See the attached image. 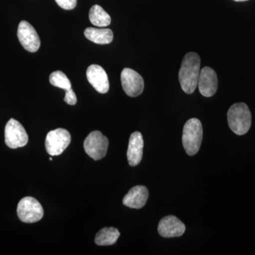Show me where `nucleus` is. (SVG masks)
Returning <instances> with one entry per match:
<instances>
[{"label":"nucleus","mask_w":255,"mask_h":255,"mask_svg":"<svg viewBox=\"0 0 255 255\" xmlns=\"http://www.w3.org/2000/svg\"><path fill=\"white\" fill-rule=\"evenodd\" d=\"M227 116L230 128L236 135H245L249 131L252 115L249 107L246 104L237 103L231 106Z\"/></svg>","instance_id":"obj_2"},{"label":"nucleus","mask_w":255,"mask_h":255,"mask_svg":"<svg viewBox=\"0 0 255 255\" xmlns=\"http://www.w3.org/2000/svg\"><path fill=\"white\" fill-rule=\"evenodd\" d=\"M89 17L92 24L98 27H106L110 25V15L100 5L95 4L90 9Z\"/></svg>","instance_id":"obj_16"},{"label":"nucleus","mask_w":255,"mask_h":255,"mask_svg":"<svg viewBox=\"0 0 255 255\" xmlns=\"http://www.w3.org/2000/svg\"><path fill=\"white\" fill-rule=\"evenodd\" d=\"M143 138L140 132H132L129 139L127 151V158L131 167H135L142 160L143 150Z\"/></svg>","instance_id":"obj_13"},{"label":"nucleus","mask_w":255,"mask_h":255,"mask_svg":"<svg viewBox=\"0 0 255 255\" xmlns=\"http://www.w3.org/2000/svg\"><path fill=\"white\" fill-rule=\"evenodd\" d=\"M203 139V127L198 119L188 120L183 128L182 142L188 155H196L200 149Z\"/></svg>","instance_id":"obj_3"},{"label":"nucleus","mask_w":255,"mask_h":255,"mask_svg":"<svg viewBox=\"0 0 255 255\" xmlns=\"http://www.w3.org/2000/svg\"><path fill=\"white\" fill-rule=\"evenodd\" d=\"M44 211L41 204L31 196L23 198L18 202L17 215L20 221L26 223H33L41 221Z\"/></svg>","instance_id":"obj_4"},{"label":"nucleus","mask_w":255,"mask_h":255,"mask_svg":"<svg viewBox=\"0 0 255 255\" xmlns=\"http://www.w3.org/2000/svg\"><path fill=\"white\" fill-rule=\"evenodd\" d=\"M49 159H50V161L53 160V158H52L51 157H50Z\"/></svg>","instance_id":"obj_22"},{"label":"nucleus","mask_w":255,"mask_h":255,"mask_svg":"<svg viewBox=\"0 0 255 255\" xmlns=\"http://www.w3.org/2000/svg\"><path fill=\"white\" fill-rule=\"evenodd\" d=\"M185 231V225L175 216H166L159 221L158 233L162 237H180Z\"/></svg>","instance_id":"obj_12"},{"label":"nucleus","mask_w":255,"mask_h":255,"mask_svg":"<svg viewBox=\"0 0 255 255\" xmlns=\"http://www.w3.org/2000/svg\"><path fill=\"white\" fill-rule=\"evenodd\" d=\"M124 91L130 97L141 95L144 90V80L140 74L130 68H124L121 74Z\"/></svg>","instance_id":"obj_8"},{"label":"nucleus","mask_w":255,"mask_h":255,"mask_svg":"<svg viewBox=\"0 0 255 255\" xmlns=\"http://www.w3.org/2000/svg\"><path fill=\"white\" fill-rule=\"evenodd\" d=\"M64 101L69 105H75L77 103V97L74 92L73 89L70 88L68 90H65V96Z\"/></svg>","instance_id":"obj_20"},{"label":"nucleus","mask_w":255,"mask_h":255,"mask_svg":"<svg viewBox=\"0 0 255 255\" xmlns=\"http://www.w3.org/2000/svg\"><path fill=\"white\" fill-rule=\"evenodd\" d=\"M18 41L25 50L35 53L41 46V40L35 28L28 21H22L18 26Z\"/></svg>","instance_id":"obj_9"},{"label":"nucleus","mask_w":255,"mask_h":255,"mask_svg":"<svg viewBox=\"0 0 255 255\" xmlns=\"http://www.w3.org/2000/svg\"><path fill=\"white\" fill-rule=\"evenodd\" d=\"M218 85V77L214 70L210 67H204L201 69L198 82V86L201 95L205 97H212L217 92Z\"/></svg>","instance_id":"obj_11"},{"label":"nucleus","mask_w":255,"mask_h":255,"mask_svg":"<svg viewBox=\"0 0 255 255\" xmlns=\"http://www.w3.org/2000/svg\"><path fill=\"white\" fill-rule=\"evenodd\" d=\"M55 1L62 9L65 10L75 9L77 5V0H55Z\"/></svg>","instance_id":"obj_19"},{"label":"nucleus","mask_w":255,"mask_h":255,"mask_svg":"<svg viewBox=\"0 0 255 255\" xmlns=\"http://www.w3.org/2000/svg\"><path fill=\"white\" fill-rule=\"evenodd\" d=\"M49 81L53 86L63 89L65 91L72 88V84L70 80L63 72L60 70L50 74Z\"/></svg>","instance_id":"obj_18"},{"label":"nucleus","mask_w":255,"mask_h":255,"mask_svg":"<svg viewBox=\"0 0 255 255\" xmlns=\"http://www.w3.org/2000/svg\"><path fill=\"white\" fill-rule=\"evenodd\" d=\"M108 147V138L98 130L90 132L84 141L85 152L95 160L104 158L107 155Z\"/></svg>","instance_id":"obj_5"},{"label":"nucleus","mask_w":255,"mask_h":255,"mask_svg":"<svg viewBox=\"0 0 255 255\" xmlns=\"http://www.w3.org/2000/svg\"><path fill=\"white\" fill-rule=\"evenodd\" d=\"M87 78L96 91L106 94L110 90L108 75L104 68L98 65H92L87 70Z\"/></svg>","instance_id":"obj_10"},{"label":"nucleus","mask_w":255,"mask_h":255,"mask_svg":"<svg viewBox=\"0 0 255 255\" xmlns=\"http://www.w3.org/2000/svg\"><path fill=\"white\" fill-rule=\"evenodd\" d=\"M71 142V135L64 128L50 130L47 134L45 145L50 156L61 155Z\"/></svg>","instance_id":"obj_6"},{"label":"nucleus","mask_w":255,"mask_h":255,"mask_svg":"<svg viewBox=\"0 0 255 255\" xmlns=\"http://www.w3.org/2000/svg\"><path fill=\"white\" fill-rule=\"evenodd\" d=\"M119 236L120 233L117 228H105L96 235L95 243L100 246H112L118 241Z\"/></svg>","instance_id":"obj_17"},{"label":"nucleus","mask_w":255,"mask_h":255,"mask_svg":"<svg viewBox=\"0 0 255 255\" xmlns=\"http://www.w3.org/2000/svg\"><path fill=\"white\" fill-rule=\"evenodd\" d=\"M87 39L100 45L110 44L113 41V31L110 28H87L84 32Z\"/></svg>","instance_id":"obj_15"},{"label":"nucleus","mask_w":255,"mask_h":255,"mask_svg":"<svg viewBox=\"0 0 255 255\" xmlns=\"http://www.w3.org/2000/svg\"><path fill=\"white\" fill-rule=\"evenodd\" d=\"M149 192L145 186L138 185L132 187L124 196V205L131 209H141L148 199Z\"/></svg>","instance_id":"obj_14"},{"label":"nucleus","mask_w":255,"mask_h":255,"mask_svg":"<svg viewBox=\"0 0 255 255\" xmlns=\"http://www.w3.org/2000/svg\"><path fill=\"white\" fill-rule=\"evenodd\" d=\"M5 143L11 149L24 147L28 143V136L24 128L18 121L11 119L4 130Z\"/></svg>","instance_id":"obj_7"},{"label":"nucleus","mask_w":255,"mask_h":255,"mask_svg":"<svg viewBox=\"0 0 255 255\" xmlns=\"http://www.w3.org/2000/svg\"><path fill=\"white\" fill-rule=\"evenodd\" d=\"M200 56L194 52H189L183 58L179 73L181 87L185 93L192 94L198 86L200 75Z\"/></svg>","instance_id":"obj_1"},{"label":"nucleus","mask_w":255,"mask_h":255,"mask_svg":"<svg viewBox=\"0 0 255 255\" xmlns=\"http://www.w3.org/2000/svg\"><path fill=\"white\" fill-rule=\"evenodd\" d=\"M235 1H248V0H233Z\"/></svg>","instance_id":"obj_21"}]
</instances>
